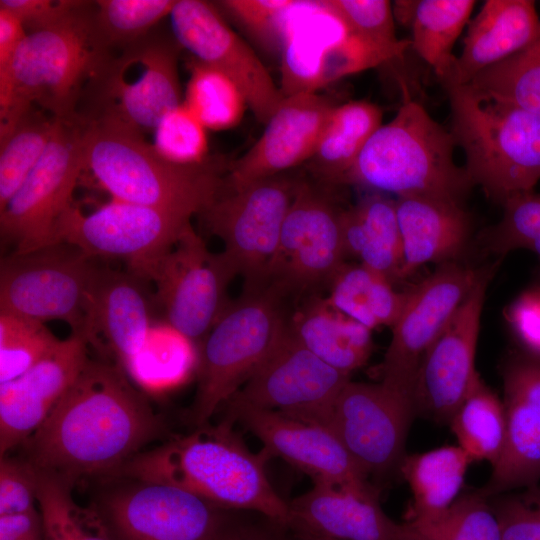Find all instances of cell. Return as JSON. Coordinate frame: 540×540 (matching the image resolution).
Returning <instances> with one entry per match:
<instances>
[{"label": "cell", "mask_w": 540, "mask_h": 540, "mask_svg": "<svg viewBox=\"0 0 540 540\" xmlns=\"http://www.w3.org/2000/svg\"><path fill=\"white\" fill-rule=\"evenodd\" d=\"M502 205V219L489 232V248L502 256L519 248L530 249L540 235V193L518 194Z\"/></svg>", "instance_id": "obj_45"}, {"label": "cell", "mask_w": 540, "mask_h": 540, "mask_svg": "<svg viewBox=\"0 0 540 540\" xmlns=\"http://www.w3.org/2000/svg\"><path fill=\"white\" fill-rule=\"evenodd\" d=\"M507 319L523 351L540 357V291L521 294L508 308Z\"/></svg>", "instance_id": "obj_51"}, {"label": "cell", "mask_w": 540, "mask_h": 540, "mask_svg": "<svg viewBox=\"0 0 540 540\" xmlns=\"http://www.w3.org/2000/svg\"><path fill=\"white\" fill-rule=\"evenodd\" d=\"M501 540H540V483L488 498Z\"/></svg>", "instance_id": "obj_47"}, {"label": "cell", "mask_w": 540, "mask_h": 540, "mask_svg": "<svg viewBox=\"0 0 540 540\" xmlns=\"http://www.w3.org/2000/svg\"><path fill=\"white\" fill-rule=\"evenodd\" d=\"M293 336L335 369L350 374L362 367L372 352L369 328L333 308L325 298L307 297L289 317Z\"/></svg>", "instance_id": "obj_30"}, {"label": "cell", "mask_w": 540, "mask_h": 540, "mask_svg": "<svg viewBox=\"0 0 540 540\" xmlns=\"http://www.w3.org/2000/svg\"><path fill=\"white\" fill-rule=\"evenodd\" d=\"M539 26L540 17L532 0L485 1L469 24L462 52L456 57L453 80L448 84H468L526 46Z\"/></svg>", "instance_id": "obj_29"}, {"label": "cell", "mask_w": 540, "mask_h": 540, "mask_svg": "<svg viewBox=\"0 0 540 540\" xmlns=\"http://www.w3.org/2000/svg\"><path fill=\"white\" fill-rule=\"evenodd\" d=\"M479 274L480 271L449 261L407 291L405 304L392 326L390 344L377 367L380 383L414 404L421 361L467 297Z\"/></svg>", "instance_id": "obj_15"}, {"label": "cell", "mask_w": 540, "mask_h": 540, "mask_svg": "<svg viewBox=\"0 0 540 540\" xmlns=\"http://www.w3.org/2000/svg\"><path fill=\"white\" fill-rule=\"evenodd\" d=\"M209 423L143 450L106 477L167 484L216 506L288 525V502L266 476L267 452L252 453L231 422Z\"/></svg>", "instance_id": "obj_2"}, {"label": "cell", "mask_w": 540, "mask_h": 540, "mask_svg": "<svg viewBox=\"0 0 540 540\" xmlns=\"http://www.w3.org/2000/svg\"><path fill=\"white\" fill-rule=\"evenodd\" d=\"M58 119L35 107L0 134V210L43 157Z\"/></svg>", "instance_id": "obj_38"}, {"label": "cell", "mask_w": 540, "mask_h": 540, "mask_svg": "<svg viewBox=\"0 0 540 540\" xmlns=\"http://www.w3.org/2000/svg\"><path fill=\"white\" fill-rule=\"evenodd\" d=\"M165 422L128 379L106 359H88L43 423L20 445L37 471L74 487L83 478H104L165 441Z\"/></svg>", "instance_id": "obj_1"}, {"label": "cell", "mask_w": 540, "mask_h": 540, "mask_svg": "<svg viewBox=\"0 0 540 540\" xmlns=\"http://www.w3.org/2000/svg\"><path fill=\"white\" fill-rule=\"evenodd\" d=\"M327 184L301 179L285 217L269 287L287 297L311 296L345 263L340 209Z\"/></svg>", "instance_id": "obj_13"}, {"label": "cell", "mask_w": 540, "mask_h": 540, "mask_svg": "<svg viewBox=\"0 0 540 540\" xmlns=\"http://www.w3.org/2000/svg\"><path fill=\"white\" fill-rule=\"evenodd\" d=\"M37 474L21 456H1L0 516L29 511L35 507Z\"/></svg>", "instance_id": "obj_49"}, {"label": "cell", "mask_w": 540, "mask_h": 540, "mask_svg": "<svg viewBox=\"0 0 540 540\" xmlns=\"http://www.w3.org/2000/svg\"><path fill=\"white\" fill-rule=\"evenodd\" d=\"M284 301L272 287L242 292L200 343L197 387L187 414L194 428L209 423L275 349L288 327Z\"/></svg>", "instance_id": "obj_7"}, {"label": "cell", "mask_w": 540, "mask_h": 540, "mask_svg": "<svg viewBox=\"0 0 540 540\" xmlns=\"http://www.w3.org/2000/svg\"><path fill=\"white\" fill-rule=\"evenodd\" d=\"M190 217L113 199L89 214L72 205L56 228V243L90 258L117 257L130 272L151 280L163 256L191 225Z\"/></svg>", "instance_id": "obj_12"}, {"label": "cell", "mask_w": 540, "mask_h": 540, "mask_svg": "<svg viewBox=\"0 0 540 540\" xmlns=\"http://www.w3.org/2000/svg\"><path fill=\"white\" fill-rule=\"evenodd\" d=\"M292 1L224 0L217 3L263 47L280 52L284 20Z\"/></svg>", "instance_id": "obj_46"}, {"label": "cell", "mask_w": 540, "mask_h": 540, "mask_svg": "<svg viewBox=\"0 0 540 540\" xmlns=\"http://www.w3.org/2000/svg\"><path fill=\"white\" fill-rule=\"evenodd\" d=\"M225 540H294L288 525L261 514L257 518L241 517Z\"/></svg>", "instance_id": "obj_52"}, {"label": "cell", "mask_w": 540, "mask_h": 540, "mask_svg": "<svg viewBox=\"0 0 540 540\" xmlns=\"http://www.w3.org/2000/svg\"><path fill=\"white\" fill-rule=\"evenodd\" d=\"M83 170L81 120L58 119L43 157L0 210L2 246L25 253L56 244L57 225L73 205Z\"/></svg>", "instance_id": "obj_11"}, {"label": "cell", "mask_w": 540, "mask_h": 540, "mask_svg": "<svg viewBox=\"0 0 540 540\" xmlns=\"http://www.w3.org/2000/svg\"><path fill=\"white\" fill-rule=\"evenodd\" d=\"M474 0H416L408 25L411 46L444 86L453 80V46L469 21Z\"/></svg>", "instance_id": "obj_34"}, {"label": "cell", "mask_w": 540, "mask_h": 540, "mask_svg": "<svg viewBox=\"0 0 540 540\" xmlns=\"http://www.w3.org/2000/svg\"><path fill=\"white\" fill-rule=\"evenodd\" d=\"M471 462L458 445L406 455L399 468L412 493L406 520H429L444 513L459 497Z\"/></svg>", "instance_id": "obj_33"}, {"label": "cell", "mask_w": 540, "mask_h": 540, "mask_svg": "<svg viewBox=\"0 0 540 540\" xmlns=\"http://www.w3.org/2000/svg\"><path fill=\"white\" fill-rule=\"evenodd\" d=\"M351 31L382 45H397L394 14L387 0H329Z\"/></svg>", "instance_id": "obj_48"}, {"label": "cell", "mask_w": 540, "mask_h": 540, "mask_svg": "<svg viewBox=\"0 0 540 540\" xmlns=\"http://www.w3.org/2000/svg\"><path fill=\"white\" fill-rule=\"evenodd\" d=\"M170 19L178 45L229 77L255 118L266 124L284 97L259 57L229 27L216 5L177 0Z\"/></svg>", "instance_id": "obj_18"}, {"label": "cell", "mask_w": 540, "mask_h": 540, "mask_svg": "<svg viewBox=\"0 0 540 540\" xmlns=\"http://www.w3.org/2000/svg\"><path fill=\"white\" fill-rule=\"evenodd\" d=\"M112 540H225L241 517L167 484L106 477L91 503Z\"/></svg>", "instance_id": "obj_8"}, {"label": "cell", "mask_w": 540, "mask_h": 540, "mask_svg": "<svg viewBox=\"0 0 540 540\" xmlns=\"http://www.w3.org/2000/svg\"><path fill=\"white\" fill-rule=\"evenodd\" d=\"M328 303L365 327L393 326L407 298L392 283L361 263H344L331 279Z\"/></svg>", "instance_id": "obj_35"}, {"label": "cell", "mask_w": 540, "mask_h": 540, "mask_svg": "<svg viewBox=\"0 0 540 540\" xmlns=\"http://www.w3.org/2000/svg\"><path fill=\"white\" fill-rule=\"evenodd\" d=\"M493 270L480 271L467 297L425 353L414 390L416 415L448 424L479 377L475 355L485 293Z\"/></svg>", "instance_id": "obj_19"}, {"label": "cell", "mask_w": 540, "mask_h": 540, "mask_svg": "<svg viewBox=\"0 0 540 540\" xmlns=\"http://www.w3.org/2000/svg\"><path fill=\"white\" fill-rule=\"evenodd\" d=\"M183 104L206 127L224 130L237 125L247 107L235 83L222 72L192 59Z\"/></svg>", "instance_id": "obj_41"}, {"label": "cell", "mask_w": 540, "mask_h": 540, "mask_svg": "<svg viewBox=\"0 0 540 540\" xmlns=\"http://www.w3.org/2000/svg\"><path fill=\"white\" fill-rule=\"evenodd\" d=\"M84 168L113 197L186 217L201 214L221 191L223 164H177L139 131L110 117L80 118Z\"/></svg>", "instance_id": "obj_3"}, {"label": "cell", "mask_w": 540, "mask_h": 540, "mask_svg": "<svg viewBox=\"0 0 540 540\" xmlns=\"http://www.w3.org/2000/svg\"><path fill=\"white\" fill-rule=\"evenodd\" d=\"M35 471L44 540H112L96 508L92 504L82 506L74 500L71 483Z\"/></svg>", "instance_id": "obj_39"}, {"label": "cell", "mask_w": 540, "mask_h": 540, "mask_svg": "<svg viewBox=\"0 0 540 540\" xmlns=\"http://www.w3.org/2000/svg\"><path fill=\"white\" fill-rule=\"evenodd\" d=\"M401 529L402 540H501L490 501L477 490L460 495L440 516L405 520Z\"/></svg>", "instance_id": "obj_40"}, {"label": "cell", "mask_w": 540, "mask_h": 540, "mask_svg": "<svg viewBox=\"0 0 540 540\" xmlns=\"http://www.w3.org/2000/svg\"><path fill=\"white\" fill-rule=\"evenodd\" d=\"M0 540H44L39 509L0 516Z\"/></svg>", "instance_id": "obj_54"}, {"label": "cell", "mask_w": 540, "mask_h": 540, "mask_svg": "<svg viewBox=\"0 0 540 540\" xmlns=\"http://www.w3.org/2000/svg\"><path fill=\"white\" fill-rule=\"evenodd\" d=\"M301 179L287 173L241 189L222 187L201 213L243 278V292L268 288L285 217Z\"/></svg>", "instance_id": "obj_9"}, {"label": "cell", "mask_w": 540, "mask_h": 540, "mask_svg": "<svg viewBox=\"0 0 540 540\" xmlns=\"http://www.w3.org/2000/svg\"><path fill=\"white\" fill-rule=\"evenodd\" d=\"M237 275L230 258L211 252L190 225L151 278L168 327L200 345L229 305L227 290Z\"/></svg>", "instance_id": "obj_14"}, {"label": "cell", "mask_w": 540, "mask_h": 540, "mask_svg": "<svg viewBox=\"0 0 540 540\" xmlns=\"http://www.w3.org/2000/svg\"><path fill=\"white\" fill-rule=\"evenodd\" d=\"M395 204L402 243L400 279L424 264L449 262L461 253L471 229L461 203L409 196Z\"/></svg>", "instance_id": "obj_28"}, {"label": "cell", "mask_w": 540, "mask_h": 540, "mask_svg": "<svg viewBox=\"0 0 540 540\" xmlns=\"http://www.w3.org/2000/svg\"><path fill=\"white\" fill-rule=\"evenodd\" d=\"M60 341L43 322L0 311V384L24 374Z\"/></svg>", "instance_id": "obj_43"}, {"label": "cell", "mask_w": 540, "mask_h": 540, "mask_svg": "<svg viewBox=\"0 0 540 540\" xmlns=\"http://www.w3.org/2000/svg\"><path fill=\"white\" fill-rule=\"evenodd\" d=\"M530 250L534 251L537 254V256L540 258V235L533 242V244L530 247Z\"/></svg>", "instance_id": "obj_56"}, {"label": "cell", "mask_w": 540, "mask_h": 540, "mask_svg": "<svg viewBox=\"0 0 540 540\" xmlns=\"http://www.w3.org/2000/svg\"><path fill=\"white\" fill-rule=\"evenodd\" d=\"M351 33L329 0H293L282 30L283 97L317 92L326 86L336 53Z\"/></svg>", "instance_id": "obj_26"}, {"label": "cell", "mask_w": 540, "mask_h": 540, "mask_svg": "<svg viewBox=\"0 0 540 540\" xmlns=\"http://www.w3.org/2000/svg\"><path fill=\"white\" fill-rule=\"evenodd\" d=\"M223 419L240 424L280 457L309 475L313 483L363 488L371 485L342 443L328 428L279 412L226 402Z\"/></svg>", "instance_id": "obj_20"}, {"label": "cell", "mask_w": 540, "mask_h": 540, "mask_svg": "<svg viewBox=\"0 0 540 540\" xmlns=\"http://www.w3.org/2000/svg\"><path fill=\"white\" fill-rule=\"evenodd\" d=\"M176 0H100L94 2L95 22L107 47L123 49L150 34L170 16Z\"/></svg>", "instance_id": "obj_42"}, {"label": "cell", "mask_w": 540, "mask_h": 540, "mask_svg": "<svg viewBox=\"0 0 540 540\" xmlns=\"http://www.w3.org/2000/svg\"><path fill=\"white\" fill-rule=\"evenodd\" d=\"M350 374L325 363L290 332L227 401L325 427Z\"/></svg>", "instance_id": "obj_16"}, {"label": "cell", "mask_w": 540, "mask_h": 540, "mask_svg": "<svg viewBox=\"0 0 540 540\" xmlns=\"http://www.w3.org/2000/svg\"><path fill=\"white\" fill-rule=\"evenodd\" d=\"M289 506L288 526L340 540H402L401 523L390 519L375 486L314 483Z\"/></svg>", "instance_id": "obj_27"}, {"label": "cell", "mask_w": 540, "mask_h": 540, "mask_svg": "<svg viewBox=\"0 0 540 540\" xmlns=\"http://www.w3.org/2000/svg\"><path fill=\"white\" fill-rule=\"evenodd\" d=\"M92 259L64 242L5 255L0 263V311L43 323L61 320L85 337Z\"/></svg>", "instance_id": "obj_10"}, {"label": "cell", "mask_w": 540, "mask_h": 540, "mask_svg": "<svg viewBox=\"0 0 540 540\" xmlns=\"http://www.w3.org/2000/svg\"><path fill=\"white\" fill-rule=\"evenodd\" d=\"M466 85L482 99L540 115V26L526 46Z\"/></svg>", "instance_id": "obj_37"}, {"label": "cell", "mask_w": 540, "mask_h": 540, "mask_svg": "<svg viewBox=\"0 0 540 540\" xmlns=\"http://www.w3.org/2000/svg\"><path fill=\"white\" fill-rule=\"evenodd\" d=\"M382 110L362 100L336 106L306 163L311 174L321 183H344L362 149L382 125Z\"/></svg>", "instance_id": "obj_32"}, {"label": "cell", "mask_w": 540, "mask_h": 540, "mask_svg": "<svg viewBox=\"0 0 540 540\" xmlns=\"http://www.w3.org/2000/svg\"><path fill=\"white\" fill-rule=\"evenodd\" d=\"M506 441L488 482L486 498L540 483V357L513 352L502 366Z\"/></svg>", "instance_id": "obj_21"}, {"label": "cell", "mask_w": 540, "mask_h": 540, "mask_svg": "<svg viewBox=\"0 0 540 540\" xmlns=\"http://www.w3.org/2000/svg\"><path fill=\"white\" fill-rule=\"evenodd\" d=\"M342 236L348 257L359 259L391 283L400 279L402 243L395 201L372 195L348 208Z\"/></svg>", "instance_id": "obj_31"}, {"label": "cell", "mask_w": 540, "mask_h": 540, "mask_svg": "<svg viewBox=\"0 0 540 540\" xmlns=\"http://www.w3.org/2000/svg\"><path fill=\"white\" fill-rule=\"evenodd\" d=\"M455 140L403 88L394 118L365 144L344 183H355L399 197L462 202L473 185L453 159Z\"/></svg>", "instance_id": "obj_5"}, {"label": "cell", "mask_w": 540, "mask_h": 540, "mask_svg": "<svg viewBox=\"0 0 540 540\" xmlns=\"http://www.w3.org/2000/svg\"><path fill=\"white\" fill-rule=\"evenodd\" d=\"M451 134L465 155L473 186L503 204L540 180V115L478 97L467 85L443 86Z\"/></svg>", "instance_id": "obj_6"}, {"label": "cell", "mask_w": 540, "mask_h": 540, "mask_svg": "<svg viewBox=\"0 0 540 540\" xmlns=\"http://www.w3.org/2000/svg\"><path fill=\"white\" fill-rule=\"evenodd\" d=\"M290 528V527H289ZM294 540H340L290 528Z\"/></svg>", "instance_id": "obj_55"}, {"label": "cell", "mask_w": 540, "mask_h": 540, "mask_svg": "<svg viewBox=\"0 0 540 540\" xmlns=\"http://www.w3.org/2000/svg\"><path fill=\"white\" fill-rule=\"evenodd\" d=\"M179 47L176 41L151 34L125 47L137 60L140 73L134 81H127L106 65L93 81L104 100L98 115L118 120L140 133L154 130L167 112L183 103L177 70Z\"/></svg>", "instance_id": "obj_23"}, {"label": "cell", "mask_w": 540, "mask_h": 540, "mask_svg": "<svg viewBox=\"0 0 540 540\" xmlns=\"http://www.w3.org/2000/svg\"><path fill=\"white\" fill-rule=\"evenodd\" d=\"M92 5L85 1L58 23L27 34L0 82V133L36 105L56 119L77 118L85 84L111 60Z\"/></svg>", "instance_id": "obj_4"}, {"label": "cell", "mask_w": 540, "mask_h": 540, "mask_svg": "<svg viewBox=\"0 0 540 540\" xmlns=\"http://www.w3.org/2000/svg\"><path fill=\"white\" fill-rule=\"evenodd\" d=\"M84 2L77 0H1L0 8L16 16L30 33L58 23Z\"/></svg>", "instance_id": "obj_50"}, {"label": "cell", "mask_w": 540, "mask_h": 540, "mask_svg": "<svg viewBox=\"0 0 540 540\" xmlns=\"http://www.w3.org/2000/svg\"><path fill=\"white\" fill-rule=\"evenodd\" d=\"M206 127L182 103L167 112L154 129L155 149L177 164H199L208 160Z\"/></svg>", "instance_id": "obj_44"}, {"label": "cell", "mask_w": 540, "mask_h": 540, "mask_svg": "<svg viewBox=\"0 0 540 540\" xmlns=\"http://www.w3.org/2000/svg\"><path fill=\"white\" fill-rule=\"evenodd\" d=\"M335 107L317 92L284 97L260 138L230 165L224 187L241 189L307 163Z\"/></svg>", "instance_id": "obj_22"}, {"label": "cell", "mask_w": 540, "mask_h": 540, "mask_svg": "<svg viewBox=\"0 0 540 540\" xmlns=\"http://www.w3.org/2000/svg\"><path fill=\"white\" fill-rule=\"evenodd\" d=\"M141 280L130 271L95 265L88 289L85 338L102 354L113 355L126 371L151 334Z\"/></svg>", "instance_id": "obj_25"}, {"label": "cell", "mask_w": 540, "mask_h": 540, "mask_svg": "<svg viewBox=\"0 0 540 540\" xmlns=\"http://www.w3.org/2000/svg\"><path fill=\"white\" fill-rule=\"evenodd\" d=\"M28 32L21 21L0 8V82L4 81Z\"/></svg>", "instance_id": "obj_53"}, {"label": "cell", "mask_w": 540, "mask_h": 540, "mask_svg": "<svg viewBox=\"0 0 540 540\" xmlns=\"http://www.w3.org/2000/svg\"><path fill=\"white\" fill-rule=\"evenodd\" d=\"M88 342L71 332L45 358L0 384V454L19 447L46 419L87 363Z\"/></svg>", "instance_id": "obj_24"}, {"label": "cell", "mask_w": 540, "mask_h": 540, "mask_svg": "<svg viewBox=\"0 0 540 540\" xmlns=\"http://www.w3.org/2000/svg\"><path fill=\"white\" fill-rule=\"evenodd\" d=\"M448 424L472 462L498 463L506 441L504 405L480 375Z\"/></svg>", "instance_id": "obj_36"}, {"label": "cell", "mask_w": 540, "mask_h": 540, "mask_svg": "<svg viewBox=\"0 0 540 540\" xmlns=\"http://www.w3.org/2000/svg\"><path fill=\"white\" fill-rule=\"evenodd\" d=\"M414 404L382 383L351 380L336 399L325 425L367 475L399 470L406 456Z\"/></svg>", "instance_id": "obj_17"}]
</instances>
